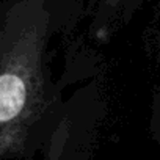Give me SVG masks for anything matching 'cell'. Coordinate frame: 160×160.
Wrapping results in <instances>:
<instances>
[{
	"instance_id": "cell-1",
	"label": "cell",
	"mask_w": 160,
	"mask_h": 160,
	"mask_svg": "<svg viewBox=\"0 0 160 160\" xmlns=\"http://www.w3.org/2000/svg\"><path fill=\"white\" fill-rule=\"evenodd\" d=\"M36 105L30 50L0 36V158L14 149Z\"/></svg>"
}]
</instances>
